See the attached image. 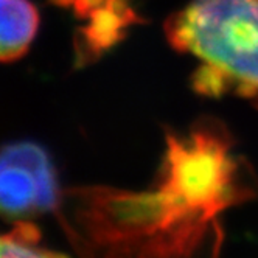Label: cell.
<instances>
[{"instance_id":"cell-1","label":"cell","mask_w":258,"mask_h":258,"mask_svg":"<svg viewBox=\"0 0 258 258\" xmlns=\"http://www.w3.org/2000/svg\"><path fill=\"white\" fill-rule=\"evenodd\" d=\"M165 33L176 50L201 61L195 90L258 106V0H190L168 17Z\"/></svg>"},{"instance_id":"cell-2","label":"cell","mask_w":258,"mask_h":258,"mask_svg":"<svg viewBox=\"0 0 258 258\" xmlns=\"http://www.w3.org/2000/svg\"><path fill=\"white\" fill-rule=\"evenodd\" d=\"M239 163L230 156L227 134L201 124L187 137L168 136L157 196L182 224L196 230L224 209L250 196L236 179Z\"/></svg>"},{"instance_id":"cell-3","label":"cell","mask_w":258,"mask_h":258,"mask_svg":"<svg viewBox=\"0 0 258 258\" xmlns=\"http://www.w3.org/2000/svg\"><path fill=\"white\" fill-rule=\"evenodd\" d=\"M62 193L44 148L31 142L0 150V216L24 221L59 207Z\"/></svg>"},{"instance_id":"cell-4","label":"cell","mask_w":258,"mask_h":258,"mask_svg":"<svg viewBox=\"0 0 258 258\" xmlns=\"http://www.w3.org/2000/svg\"><path fill=\"white\" fill-rule=\"evenodd\" d=\"M39 27L30 0H0V62H11L28 51Z\"/></svg>"},{"instance_id":"cell-5","label":"cell","mask_w":258,"mask_h":258,"mask_svg":"<svg viewBox=\"0 0 258 258\" xmlns=\"http://www.w3.org/2000/svg\"><path fill=\"white\" fill-rule=\"evenodd\" d=\"M90 24L81 30V50L89 54H98L115 45L123 36L127 25L139 21L129 8L127 0H104L90 16Z\"/></svg>"},{"instance_id":"cell-6","label":"cell","mask_w":258,"mask_h":258,"mask_svg":"<svg viewBox=\"0 0 258 258\" xmlns=\"http://www.w3.org/2000/svg\"><path fill=\"white\" fill-rule=\"evenodd\" d=\"M59 255L41 244V230L28 221H16L11 232L0 235V256Z\"/></svg>"},{"instance_id":"cell-7","label":"cell","mask_w":258,"mask_h":258,"mask_svg":"<svg viewBox=\"0 0 258 258\" xmlns=\"http://www.w3.org/2000/svg\"><path fill=\"white\" fill-rule=\"evenodd\" d=\"M104 0H75V7H77V13L83 17L90 16L98 7L103 5Z\"/></svg>"},{"instance_id":"cell-8","label":"cell","mask_w":258,"mask_h":258,"mask_svg":"<svg viewBox=\"0 0 258 258\" xmlns=\"http://www.w3.org/2000/svg\"><path fill=\"white\" fill-rule=\"evenodd\" d=\"M51 2L58 5H70V4H75V0H51Z\"/></svg>"}]
</instances>
